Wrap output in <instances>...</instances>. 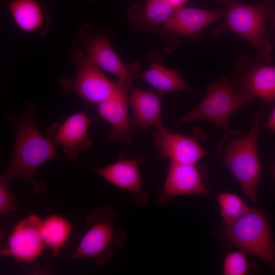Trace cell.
Wrapping results in <instances>:
<instances>
[{
	"label": "cell",
	"instance_id": "603a6c76",
	"mask_svg": "<svg viewBox=\"0 0 275 275\" xmlns=\"http://www.w3.org/2000/svg\"><path fill=\"white\" fill-rule=\"evenodd\" d=\"M249 265L245 253L240 251L227 255L223 263L224 275H245L249 272Z\"/></svg>",
	"mask_w": 275,
	"mask_h": 275
},
{
	"label": "cell",
	"instance_id": "d4e9b609",
	"mask_svg": "<svg viewBox=\"0 0 275 275\" xmlns=\"http://www.w3.org/2000/svg\"><path fill=\"white\" fill-rule=\"evenodd\" d=\"M262 127L264 129L270 130L275 133V107Z\"/></svg>",
	"mask_w": 275,
	"mask_h": 275
},
{
	"label": "cell",
	"instance_id": "cb8c5ba5",
	"mask_svg": "<svg viewBox=\"0 0 275 275\" xmlns=\"http://www.w3.org/2000/svg\"><path fill=\"white\" fill-rule=\"evenodd\" d=\"M8 184L0 181V213L8 214L17 209L15 201L16 195L8 189Z\"/></svg>",
	"mask_w": 275,
	"mask_h": 275
},
{
	"label": "cell",
	"instance_id": "7402d4cb",
	"mask_svg": "<svg viewBox=\"0 0 275 275\" xmlns=\"http://www.w3.org/2000/svg\"><path fill=\"white\" fill-rule=\"evenodd\" d=\"M176 9L168 0H147L143 11V19L149 25L156 26L163 24Z\"/></svg>",
	"mask_w": 275,
	"mask_h": 275
},
{
	"label": "cell",
	"instance_id": "7c38bea8",
	"mask_svg": "<svg viewBox=\"0 0 275 275\" xmlns=\"http://www.w3.org/2000/svg\"><path fill=\"white\" fill-rule=\"evenodd\" d=\"M142 161L141 156L121 154L115 162L100 168H89L111 184L130 192L135 204L143 206L148 202L149 194L142 185L139 166Z\"/></svg>",
	"mask_w": 275,
	"mask_h": 275
},
{
	"label": "cell",
	"instance_id": "44dd1931",
	"mask_svg": "<svg viewBox=\"0 0 275 275\" xmlns=\"http://www.w3.org/2000/svg\"><path fill=\"white\" fill-rule=\"evenodd\" d=\"M221 215L226 224H231L245 213L249 209L247 204L237 194L223 193L217 196Z\"/></svg>",
	"mask_w": 275,
	"mask_h": 275
},
{
	"label": "cell",
	"instance_id": "4316f807",
	"mask_svg": "<svg viewBox=\"0 0 275 275\" xmlns=\"http://www.w3.org/2000/svg\"><path fill=\"white\" fill-rule=\"evenodd\" d=\"M273 176H274V180H275V165H274V167Z\"/></svg>",
	"mask_w": 275,
	"mask_h": 275
},
{
	"label": "cell",
	"instance_id": "8fae6325",
	"mask_svg": "<svg viewBox=\"0 0 275 275\" xmlns=\"http://www.w3.org/2000/svg\"><path fill=\"white\" fill-rule=\"evenodd\" d=\"M97 118H90L85 111L75 113L63 122H55L49 126L48 138L56 147H62L67 157L75 159L81 151L88 150L92 141L88 137L89 125Z\"/></svg>",
	"mask_w": 275,
	"mask_h": 275
},
{
	"label": "cell",
	"instance_id": "277c9868",
	"mask_svg": "<svg viewBox=\"0 0 275 275\" xmlns=\"http://www.w3.org/2000/svg\"><path fill=\"white\" fill-rule=\"evenodd\" d=\"M224 236L230 248H235L261 260L275 270L273 232L263 210L250 207L238 219L226 224Z\"/></svg>",
	"mask_w": 275,
	"mask_h": 275
},
{
	"label": "cell",
	"instance_id": "484cf974",
	"mask_svg": "<svg viewBox=\"0 0 275 275\" xmlns=\"http://www.w3.org/2000/svg\"><path fill=\"white\" fill-rule=\"evenodd\" d=\"M174 7L177 8L182 6L187 0H168Z\"/></svg>",
	"mask_w": 275,
	"mask_h": 275
},
{
	"label": "cell",
	"instance_id": "3957f363",
	"mask_svg": "<svg viewBox=\"0 0 275 275\" xmlns=\"http://www.w3.org/2000/svg\"><path fill=\"white\" fill-rule=\"evenodd\" d=\"M224 7L225 21L215 29L212 36L219 37L231 32L248 41L257 51L260 59L271 62L272 46L267 33L266 21L271 15L269 1L259 5H249L237 0H217Z\"/></svg>",
	"mask_w": 275,
	"mask_h": 275
},
{
	"label": "cell",
	"instance_id": "52a82bcc",
	"mask_svg": "<svg viewBox=\"0 0 275 275\" xmlns=\"http://www.w3.org/2000/svg\"><path fill=\"white\" fill-rule=\"evenodd\" d=\"M73 59L77 73L73 79L61 80L63 91H71L86 103L96 105L107 99L114 92L116 82L105 76L87 56H75Z\"/></svg>",
	"mask_w": 275,
	"mask_h": 275
},
{
	"label": "cell",
	"instance_id": "8992f818",
	"mask_svg": "<svg viewBox=\"0 0 275 275\" xmlns=\"http://www.w3.org/2000/svg\"><path fill=\"white\" fill-rule=\"evenodd\" d=\"M207 90L195 109L181 118V123L203 120L213 123L218 129L228 131L231 116L254 98L250 93L236 90L231 81L223 76L209 85Z\"/></svg>",
	"mask_w": 275,
	"mask_h": 275
},
{
	"label": "cell",
	"instance_id": "83f0119b",
	"mask_svg": "<svg viewBox=\"0 0 275 275\" xmlns=\"http://www.w3.org/2000/svg\"><path fill=\"white\" fill-rule=\"evenodd\" d=\"M274 23H275V17H274Z\"/></svg>",
	"mask_w": 275,
	"mask_h": 275
},
{
	"label": "cell",
	"instance_id": "7a4b0ae2",
	"mask_svg": "<svg viewBox=\"0 0 275 275\" xmlns=\"http://www.w3.org/2000/svg\"><path fill=\"white\" fill-rule=\"evenodd\" d=\"M119 219L111 206H102L91 211L85 218L89 228L68 260L90 258L97 267L108 263L115 256V249L123 248L126 241L125 231L116 226Z\"/></svg>",
	"mask_w": 275,
	"mask_h": 275
},
{
	"label": "cell",
	"instance_id": "30bf717a",
	"mask_svg": "<svg viewBox=\"0 0 275 275\" xmlns=\"http://www.w3.org/2000/svg\"><path fill=\"white\" fill-rule=\"evenodd\" d=\"M132 82L119 79L113 93L97 105L96 118L104 120L112 127L107 135L108 139L125 145H129L132 141L127 109Z\"/></svg>",
	"mask_w": 275,
	"mask_h": 275
},
{
	"label": "cell",
	"instance_id": "e0dca14e",
	"mask_svg": "<svg viewBox=\"0 0 275 275\" xmlns=\"http://www.w3.org/2000/svg\"><path fill=\"white\" fill-rule=\"evenodd\" d=\"M236 80L240 90L275 102V65H255L237 75Z\"/></svg>",
	"mask_w": 275,
	"mask_h": 275
},
{
	"label": "cell",
	"instance_id": "9c48e42d",
	"mask_svg": "<svg viewBox=\"0 0 275 275\" xmlns=\"http://www.w3.org/2000/svg\"><path fill=\"white\" fill-rule=\"evenodd\" d=\"M205 167L195 164L170 162L163 186L157 200L163 207L176 197L206 196L210 193L205 182Z\"/></svg>",
	"mask_w": 275,
	"mask_h": 275
},
{
	"label": "cell",
	"instance_id": "ac0fdd59",
	"mask_svg": "<svg viewBox=\"0 0 275 275\" xmlns=\"http://www.w3.org/2000/svg\"><path fill=\"white\" fill-rule=\"evenodd\" d=\"M14 21L22 30L32 32L41 28L47 15L43 0H4Z\"/></svg>",
	"mask_w": 275,
	"mask_h": 275
},
{
	"label": "cell",
	"instance_id": "9a60e30c",
	"mask_svg": "<svg viewBox=\"0 0 275 275\" xmlns=\"http://www.w3.org/2000/svg\"><path fill=\"white\" fill-rule=\"evenodd\" d=\"M224 16L223 9L210 10L181 6L176 8L163 25L166 30L177 35L196 36Z\"/></svg>",
	"mask_w": 275,
	"mask_h": 275
},
{
	"label": "cell",
	"instance_id": "d6986e66",
	"mask_svg": "<svg viewBox=\"0 0 275 275\" xmlns=\"http://www.w3.org/2000/svg\"><path fill=\"white\" fill-rule=\"evenodd\" d=\"M139 76L161 94L192 91L177 71L157 63L149 65Z\"/></svg>",
	"mask_w": 275,
	"mask_h": 275
},
{
	"label": "cell",
	"instance_id": "2e32d148",
	"mask_svg": "<svg viewBox=\"0 0 275 275\" xmlns=\"http://www.w3.org/2000/svg\"><path fill=\"white\" fill-rule=\"evenodd\" d=\"M87 57L99 68L119 79L132 81L140 69L138 62L130 64L122 62L108 40L104 37L96 38L91 42Z\"/></svg>",
	"mask_w": 275,
	"mask_h": 275
},
{
	"label": "cell",
	"instance_id": "ba28073f",
	"mask_svg": "<svg viewBox=\"0 0 275 275\" xmlns=\"http://www.w3.org/2000/svg\"><path fill=\"white\" fill-rule=\"evenodd\" d=\"M42 220L32 214L17 223L1 249V254L16 261L31 262L40 257L45 247L41 233Z\"/></svg>",
	"mask_w": 275,
	"mask_h": 275
},
{
	"label": "cell",
	"instance_id": "4fadbf2b",
	"mask_svg": "<svg viewBox=\"0 0 275 275\" xmlns=\"http://www.w3.org/2000/svg\"><path fill=\"white\" fill-rule=\"evenodd\" d=\"M153 143L159 157L170 162L195 164L207 154L194 138L173 133L163 125L154 132Z\"/></svg>",
	"mask_w": 275,
	"mask_h": 275
},
{
	"label": "cell",
	"instance_id": "5b68a950",
	"mask_svg": "<svg viewBox=\"0 0 275 275\" xmlns=\"http://www.w3.org/2000/svg\"><path fill=\"white\" fill-rule=\"evenodd\" d=\"M262 113L255 116L249 132L233 139L226 147L225 166L240 185L243 193L254 204L257 203V188L262 167L258 154L257 142Z\"/></svg>",
	"mask_w": 275,
	"mask_h": 275
},
{
	"label": "cell",
	"instance_id": "6da1fadb",
	"mask_svg": "<svg viewBox=\"0 0 275 275\" xmlns=\"http://www.w3.org/2000/svg\"><path fill=\"white\" fill-rule=\"evenodd\" d=\"M36 114V109L30 105L18 116H8L14 127L15 142L10 161L1 175L0 181L9 185L14 180H26L32 184L33 193L39 196L45 191L46 184L35 179L36 171L45 162L60 156L48 138L38 128Z\"/></svg>",
	"mask_w": 275,
	"mask_h": 275
},
{
	"label": "cell",
	"instance_id": "5bb4252c",
	"mask_svg": "<svg viewBox=\"0 0 275 275\" xmlns=\"http://www.w3.org/2000/svg\"><path fill=\"white\" fill-rule=\"evenodd\" d=\"M132 117L129 119L132 133H139L151 126L163 125L161 120V98L150 91L132 86L128 96Z\"/></svg>",
	"mask_w": 275,
	"mask_h": 275
},
{
	"label": "cell",
	"instance_id": "ffe728a7",
	"mask_svg": "<svg viewBox=\"0 0 275 275\" xmlns=\"http://www.w3.org/2000/svg\"><path fill=\"white\" fill-rule=\"evenodd\" d=\"M72 225L64 217L51 214L42 221L41 233L43 242L54 257H58L72 232Z\"/></svg>",
	"mask_w": 275,
	"mask_h": 275
}]
</instances>
